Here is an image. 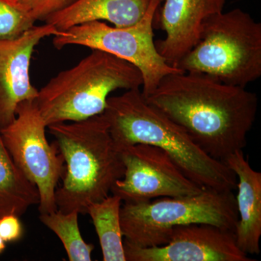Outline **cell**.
<instances>
[{
	"mask_svg": "<svg viewBox=\"0 0 261 261\" xmlns=\"http://www.w3.org/2000/svg\"><path fill=\"white\" fill-rule=\"evenodd\" d=\"M145 99L221 161L245 148L258 107L257 94L246 87L193 72L166 75Z\"/></svg>",
	"mask_w": 261,
	"mask_h": 261,
	"instance_id": "6da1fadb",
	"label": "cell"
},
{
	"mask_svg": "<svg viewBox=\"0 0 261 261\" xmlns=\"http://www.w3.org/2000/svg\"><path fill=\"white\" fill-rule=\"evenodd\" d=\"M102 114L119 150L137 144L155 146L202 188L219 191L237 188L238 178L227 165L206 153L181 126L149 104L140 89L109 97Z\"/></svg>",
	"mask_w": 261,
	"mask_h": 261,
	"instance_id": "7a4b0ae2",
	"label": "cell"
},
{
	"mask_svg": "<svg viewBox=\"0 0 261 261\" xmlns=\"http://www.w3.org/2000/svg\"><path fill=\"white\" fill-rule=\"evenodd\" d=\"M65 161L63 184L57 188L58 210L87 214V208L111 194L124 174L121 151L103 114L47 127Z\"/></svg>",
	"mask_w": 261,
	"mask_h": 261,
	"instance_id": "3957f363",
	"label": "cell"
},
{
	"mask_svg": "<svg viewBox=\"0 0 261 261\" xmlns=\"http://www.w3.org/2000/svg\"><path fill=\"white\" fill-rule=\"evenodd\" d=\"M92 50L38 90L35 102L47 127L102 114L114 91L142 88L143 79L137 67L106 51Z\"/></svg>",
	"mask_w": 261,
	"mask_h": 261,
	"instance_id": "277c9868",
	"label": "cell"
},
{
	"mask_svg": "<svg viewBox=\"0 0 261 261\" xmlns=\"http://www.w3.org/2000/svg\"><path fill=\"white\" fill-rule=\"evenodd\" d=\"M175 68L246 87L261 76V23L240 8L212 15Z\"/></svg>",
	"mask_w": 261,
	"mask_h": 261,
	"instance_id": "5b68a950",
	"label": "cell"
},
{
	"mask_svg": "<svg viewBox=\"0 0 261 261\" xmlns=\"http://www.w3.org/2000/svg\"><path fill=\"white\" fill-rule=\"evenodd\" d=\"M120 215L125 240L140 247L166 245L173 228L184 225L211 224L235 232L239 217L233 191L211 189L185 197L124 202Z\"/></svg>",
	"mask_w": 261,
	"mask_h": 261,
	"instance_id": "8992f818",
	"label": "cell"
},
{
	"mask_svg": "<svg viewBox=\"0 0 261 261\" xmlns=\"http://www.w3.org/2000/svg\"><path fill=\"white\" fill-rule=\"evenodd\" d=\"M162 2L152 0L147 13L135 25L119 28L99 20L87 22L61 31L54 36L53 45L58 49L83 46L128 61L140 70L143 79L142 93L147 97L163 77L182 72L165 61L154 42V17Z\"/></svg>",
	"mask_w": 261,
	"mask_h": 261,
	"instance_id": "52a82bcc",
	"label": "cell"
},
{
	"mask_svg": "<svg viewBox=\"0 0 261 261\" xmlns=\"http://www.w3.org/2000/svg\"><path fill=\"white\" fill-rule=\"evenodd\" d=\"M46 128L34 99L20 103L15 119L0 128L2 140L12 159L39 190L40 214L58 211L56 191L65 171L63 156L56 142L49 145Z\"/></svg>",
	"mask_w": 261,
	"mask_h": 261,
	"instance_id": "ba28073f",
	"label": "cell"
},
{
	"mask_svg": "<svg viewBox=\"0 0 261 261\" xmlns=\"http://www.w3.org/2000/svg\"><path fill=\"white\" fill-rule=\"evenodd\" d=\"M124 174L111 194L124 202H149L159 197H179L200 193L204 188L190 179L163 149L137 144L120 149Z\"/></svg>",
	"mask_w": 261,
	"mask_h": 261,
	"instance_id": "9c48e42d",
	"label": "cell"
},
{
	"mask_svg": "<svg viewBox=\"0 0 261 261\" xmlns=\"http://www.w3.org/2000/svg\"><path fill=\"white\" fill-rule=\"evenodd\" d=\"M126 261H252L237 243L234 231L211 224L173 228L169 243L140 247L123 241Z\"/></svg>",
	"mask_w": 261,
	"mask_h": 261,
	"instance_id": "30bf717a",
	"label": "cell"
},
{
	"mask_svg": "<svg viewBox=\"0 0 261 261\" xmlns=\"http://www.w3.org/2000/svg\"><path fill=\"white\" fill-rule=\"evenodd\" d=\"M61 33L45 23L34 25L17 39L0 40V128L15 119L20 103L37 97L30 77L33 51L43 39Z\"/></svg>",
	"mask_w": 261,
	"mask_h": 261,
	"instance_id": "8fae6325",
	"label": "cell"
},
{
	"mask_svg": "<svg viewBox=\"0 0 261 261\" xmlns=\"http://www.w3.org/2000/svg\"><path fill=\"white\" fill-rule=\"evenodd\" d=\"M225 4L226 0H164L154 19L166 38L154 43L165 61L176 66L200 41L206 20Z\"/></svg>",
	"mask_w": 261,
	"mask_h": 261,
	"instance_id": "7c38bea8",
	"label": "cell"
},
{
	"mask_svg": "<svg viewBox=\"0 0 261 261\" xmlns=\"http://www.w3.org/2000/svg\"><path fill=\"white\" fill-rule=\"evenodd\" d=\"M224 162L238 178L237 243L247 255H258L261 237V173L252 169L242 149L230 154Z\"/></svg>",
	"mask_w": 261,
	"mask_h": 261,
	"instance_id": "4fadbf2b",
	"label": "cell"
},
{
	"mask_svg": "<svg viewBox=\"0 0 261 261\" xmlns=\"http://www.w3.org/2000/svg\"><path fill=\"white\" fill-rule=\"evenodd\" d=\"M152 0H77L51 15L45 23L65 30L87 22L108 20L123 28L135 25L147 13Z\"/></svg>",
	"mask_w": 261,
	"mask_h": 261,
	"instance_id": "5bb4252c",
	"label": "cell"
},
{
	"mask_svg": "<svg viewBox=\"0 0 261 261\" xmlns=\"http://www.w3.org/2000/svg\"><path fill=\"white\" fill-rule=\"evenodd\" d=\"M39 201L37 187L15 165L0 135V217L9 214L20 217Z\"/></svg>",
	"mask_w": 261,
	"mask_h": 261,
	"instance_id": "9a60e30c",
	"label": "cell"
},
{
	"mask_svg": "<svg viewBox=\"0 0 261 261\" xmlns=\"http://www.w3.org/2000/svg\"><path fill=\"white\" fill-rule=\"evenodd\" d=\"M121 199L108 195L87 208L99 238L104 261H126L121 224Z\"/></svg>",
	"mask_w": 261,
	"mask_h": 261,
	"instance_id": "2e32d148",
	"label": "cell"
},
{
	"mask_svg": "<svg viewBox=\"0 0 261 261\" xmlns=\"http://www.w3.org/2000/svg\"><path fill=\"white\" fill-rule=\"evenodd\" d=\"M79 213L60 211L40 214L39 219L43 224L56 233L64 247L70 261H91L94 247L86 243L79 226Z\"/></svg>",
	"mask_w": 261,
	"mask_h": 261,
	"instance_id": "e0dca14e",
	"label": "cell"
},
{
	"mask_svg": "<svg viewBox=\"0 0 261 261\" xmlns=\"http://www.w3.org/2000/svg\"><path fill=\"white\" fill-rule=\"evenodd\" d=\"M35 23L20 0H0V40L17 39Z\"/></svg>",
	"mask_w": 261,
	"mask_h": 261,
	"instance_id": "ac0fdd59",
	"label": "cell"
},
{
	"mask_svg": "<svg viewBox=\"0 0 261 261\" xmlns=\"http://www.w3.org/2000/svg\"><path fill=\"white\" fill-rule=\"evenodd\" d=\"M36 20L45 21L48 17L65 9L77 0H20Z\"/></svg>",
	"mask_w": 261,
	"mask_h": 261,
	"instance_id": "d6986e66",
	"label": "cell"
},
{
	"mask_svg": "<svg viewBox=\"0 0 261 261\" xmlns=\"http://www.w3.org/2000/svg\"><path fill=\"white\" fill-rule=\"evenodd\" d=\"M23 235V225L19 216L9 214L0 217V237L5 243H15Z\"/></svg>",
	"mask_w": 261,
	"mask_h": 261,
	"instance_id": "ffe728a7",
	"label": "cell"
},
{
	"mask_svg": "<svg viewBox=\"0 0 261 261\" xmlns=\"http://www.w3.org/2000/svg\"><path fill=\"white\" fill-rule=\"evenodd\" d=\"M5 248H6V243L0 237V254L4 252Z\"/></svg>",
	"mask_w": 261,
	"mask_h": 261,
	"instance_id": "44dd1931",
	"label": "cell"
}]
</instances>
